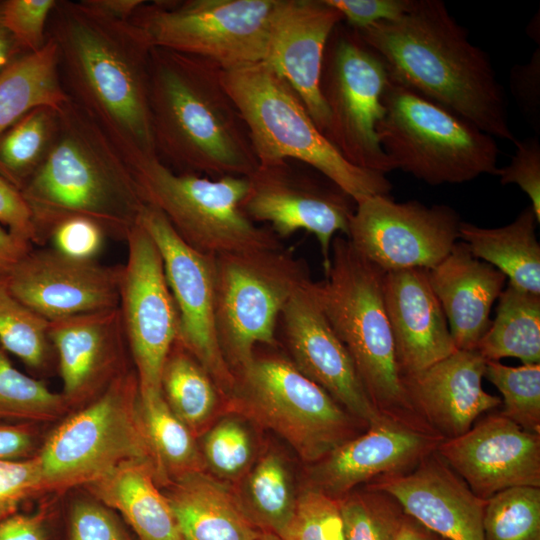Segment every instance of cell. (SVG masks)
<instances>
[{
    "label": "cell",
    "mask_w": 540,
    "mask_h": 540,
    "mask_svg": "<svg viewBox=\"0 0 540 540\" xmlns=\"http://www.w3.org/2000/svg\"><path fill=\"white\" fill-rule=\"evenodd\" d=\"M47 34L57 45L62 84L126 160L157 156L149 107L152 47L130 20L84 0H57Z\"/></svg>",
    "instance_id": "cell-1"
},
{
    "label": "cell",
    "mask_w": 540,
    "mask_h": 540,
    "mask_svg": "<svg viewBox=\"0 0 540 540\" xmlns=\"http://www.w3.org/2000/svg\"><path fill=\"white\" fill-rule=\"evenodd\" d=\"M390 77L494 138L515 141L507 101L485 51L440 0H411L399 18L355 30Z\"/></svg>",
    "instance_id": "cell-2"
},
{
    "label": "cell",
    "mask_w": 540,
    "mask_h": 540,
    "mask_svg": "<svg viewBox=\"0 0 540 540\" xmlns=\"http://www.w3.org/2000/svg\"><path fill=\"white\" fill-rule=\"evenodd\" d=\"M216 64L152 48L149 107L157 157L178 173L249 176L258 166L242 116Z\"/></svg>",
    "instance_id": "cell-3"
},
{
    "label": "cell",
    "mask_w": 540,
    "mask_h": 540,
    "mask_svg": "<svg viewBox=\"0 0 540 540\" xmlns=\"http://www.w3.org/2000/svg\"><path fill=\"white\" fill-rule=\"evenodd\" d=\"M43 246L63 219L83 217L115 238L138 224L143 202L131 169L103 128L71 98L43 163L21 189Z\"/></svg>",
    "instance_id": "cell-4"
},
{
    "label": "cell",
    "mask_w": 540,
    "mask_h": 540,
    "mask_svg": "<svg viewBox=\"0 0 540 540\" xmlns=\"http://www.w3.org/2000/svg\"><path fill=\"white\" fill-rule=\"evenodd\" d=\"M324 272L325 278L315 282L319 303L374 407L384 416L432 430L415 412L402 384L383 301L385 272L341 234L332 240Z\"/></svg>",
    "instance_id": "cell-5"
},
{
    "label": "cell",
    "mask_w": 540,
    "mask_h": 540,
    "mask_svg": "<svg viewBox=\"0 0 540 540\" xmlns=\"http://www.w3.org/2000/svg\"><path fill=\"white\" fill-rule=\"evenodd\" d=\"M222 82L245 122L258 164L296 159L329 179L355 203L389 195L385 174L349 163L312 120L290 84L264 62L222 70Z\"/></svg>",
    "instance_id": "cell-6"
},
{
    "label": "cell",
    "mask_w": 540,
    "mask_h": 540,
    "mask_svg": "<svg viewBox=\"0 0 540 540\" xmlns=\"http://www.w3.org/2000/svg\"><path fill=\"white\" fill-rule=\"evenodd\" d=\"M377 125L380 145L395 169L429 184H459L496 175L495 138L390 77Z\"/></svg>",
    "instance_id": "cell-7"
},
{
    "label": "cell",
    "mask_w": 540,
    "mask_h": 540,
    "mask_svg": "<svg viewBox=\"0 0 540 540\" xmlns=\"http://www.w3.org/2000/svg\"><path fill=\"white\" fill-rule=\"evenodd\" d=\"M145 204L158 209L177 235L208 256L282 247L270 229L241 209L247 177L178 173L157 156L127 160Z\"/></svg>",
    "instance_id": "cell-8"
},
{
    "label": "cell",
    "mask_w": 540,
    "mask_h": 540,
    "mask_svg": "<svg viewBox=\"0 0 540 540\" xmlns=\"http://www.w3.org/2000/svg\"><path fill=\"white\" fill-rule=\"evenodd\" d=\"M234 377L229 409L277 433L308 463L357 436L361 421L281 355L254 352Z\"/></svg>",
    "instance_id": "cell-9"
},
{
    "label": "cell",
    "mask_w": 540,
    "mask_h": 540,
    "mask_svg": "<svg viewBox=\"0 0 540 540\" xmlns=\"http://www.w3.org/2000/svg\"><path fill=\"white\" fill-rule=\"evenodd\" d=\"M310 278L306 262L283 246L213 257L215 328L233 375L257 346L277 347L280 315Z\"/></svg>",
    "instance_id": "cell-10"
},
{
    "label": "cell",
    "mask_w": 540,
    "mask_h": 540,
    "mask_svg": "<svg viewBox=\"0 0 540 540\" xmlns=\"http://www.w3.org/2000/svg\"><path fill=\"white\" fill-rule=\"evenodd\" d=\"M136 373L124 372L91 404L62 422L36 454L43 491L89 485L131 461L155 460L137 409Z\"/></svg>",
    "instance_id": "cell-11"
},
{
    "label": "cell",
    "mask_w": 540,
    "mask_h": 540,
    "mask_svg": "<svg viewBox=\"0 0 540 540\" xmlns=\"http://www.w3.org/2000/svg\"><path fill=\"white\" fill-rule=\"evenodd\" d=\"M279 0L144 1L129 19L152 48L222 70L263 62Z\"/></svg>",
    "instance_id": "cell-12"
},
{
    "label": "cell",
    "mask_w": 540,
    "mask_h": 540,
    "mask_svg": "<svg viewBox=\"0 0 540 540\" xmlns=\"http://www.w3.org/2000/svg\"><path fill=\"white\" fill-rule=\"evenodd\" d=\"M389 80L382 57L341 22L328 40L322 65L320 92L328 112L324 135L349 163L382 174L394 170L377 134Z\"/></svg>",
    "instance_id": "cell-13"
},
{
    "label": "cell",
    "mask_w": 540,
    "mask_h": 540,
    "mask_svg": "<svg viewBox=\"0 0 540 540\" xmlns=\"http://www.w3.org/2000/svg\"><path fill=\"white\" fill-rule=\"evenodd\" d=\"M461 220L447 205L395 202L373 195L356 202L345 236L383 272L436 267L459 239Z\"/></svg>",
    "instance_id": "cell-14"
},
{
    "label": "cell",
    "mask_w": 540,
    "mask_h": 540,
    "mask_svg": "<svg viewBox=\"0 0 540 540\" xmlns=\"http://www.w3.org/2000/svg\"><path fill=\"white\" fill-rule=\"evenodd\" d=\"M119 310L140 393L161 392V374L178 337V310L155 242L138 222L127 234Z\"/></svg>",
    "instance_id": "cell-15"
},
{
    "label": "cell",
    "mask_w": 540,
    "mask_h": 540,
    "mask_svg": "<svg viewBox=\"0 0 540 540\" xmlns=\"http://www.w3.org/2000/svg\"><path fill=\"white\" fill-rule=\"evenodd\" d=\"M248 179L241 209L253 222H267L279 238L299 230L313 234L320 246L324 268L331 243L347 236L355 201L324 176L294 170L288 161L260 165Z\"/></svg>",
    "instance_id": "cell-16"
},
{
    "label": "cell",
    "mask_w": 540,
    "mask_h": 540,
    "mask_svg": "<svg viewBox=\"0 0 540 540\" xmlns=\"http://www.w3.org/2000/svg\"><path fill=\"white\" fill-rule=\"evenodd\" d=\"M158 247L178 315L177 339L198 360L226 400L235 377L221 352L214 321L213 257L187 245L165 216L145 204L138 221Z\"/></svg>",
    "instance_id": "cell-17"
},
{
    "label": "cell",
    "mask_w": 540,
    "mask_h": 540,
    "mask_svg": "<svg viewBox=\"0 0 540 540\" xmlns=\"http://www.w3.org/2000/svg\"><path fill=\"white\" fill-rule=\"evenodd\" d=\"M291 362L367 427L383 416L370 401L354 363L319 303L308 279L285 305L279 321Z\"/></svg>",
    "instance_id": "cell-18"
},
{
    "label": "cell",
    "mask_w": 540,
    "mask_h": 540,
    "mask_svg": "<svg viewBox=\"0 0 540 540\" xmlns=\"http://www.w3.org/2000/svg\"><path fill=\"white\" fill-rule=\"evenodd\" d=\"M122 265L31 249L6 277L12 294L48 321L119 307Z\"/></svg>",
    "instance_id": "cell-19"
},
{
    "label": "cell",
    "mask_w": 540,
    "mask_h": 540,
    "mask_svg": "<svg viewBox=\"0 0 540 540\" xmlns=\"http://www.w3.org/2000/svg\"><path fill=\"white\" fill-rule=\"evenodd\" d=\"M436 452L482 499L511 487H540V434L524 430L501 413L442 440Z\"/></svg>",
    "instance_id": "cell-20"
},
{
    "label": "cell",
    "mask_w": 540,
    "mask_h": 540,
    "mask_svg": "<svg viewBox=\"0 0 540 540\" xmlns=\"http://www.w3.org/2000/svg\"><path fill=\"white\" fill-rule=\"evenodd\" d=\"M443 438L387 416L315 463V489L339 499L357 485L412 470Z\"/></svg>",
    "instance_id": "cell-21"
},
{
    "label": "cell",
    "mask_w": 540,
    "mask_h": 540,
    "mask_svg": "<svg viewBox=\"0 0 540 540\" xmlns=\"http://www.w3.org/2000/svg\"><path fill=\"white\" fill-rule=\"evenodd\" d=\"M342 14L326 0H279L264 59L296 91L324 134L328 112L320 92L328 40Z\"/></svg>",
    "instance_id": "cell-22"
},
{
    "label": "cell",
    "mask_w": 540,
    "mask_h": 540,
    "mask_svg": "<svg viewBox=\"0 0 540 540\" xmlns=\"http://www.w3.org/2000/svg\"><path fill=\"white\" fill-rule=\"evenodd\" d=\"M367 489L390 495L407 516L444 540H485L486 499L475 495L436 450L412 470L380 477Z\"/></svg>",
    "instance_id": "cell-23"
},
{
    "label": "cell",
    "mask_w": 540,
    "mask_h": 540,
    "mask_svg": "<svg viewBox=\"0 0 540 540\" xmlns=\"http://www.w3.org/2000/svg\"><path fill=\"white\" fill-rule=\"evenodd\" d=\"M486 360L476 350H456L415 373L402 375L419 417L443 440L471 429L483 413L500 407L501 398L482 386Z\"/></svg>",
    "instance_id": "cell-24"
},
{
    "label": "cell",
    "mask_w": 540,
    "mask_h": 540,
    "mask_svg": "<svg viewBox=\"0 0 540 540\" xmlns=\"http://www.w3.org/2000/svg\"><path fill=\"white\" fill-rule=\"evenodd\" d=\"M383 301L401 376L425 369L457 350L431 287L429 270L385 272Z\"/></svg>",
    "instance_id": "cell-25"
},
{
    "label": "cell",
    "mask_w": 540,
    "mask_h": 540,
    "mask_svg": "<svg viewBox=\"0 0 540 540\" xmlns=\"http://www.w3.org/2000/svg\"><path fill=\"white\" fill-rule=\"evenodd\" d=\"M48 336L66 400L86 396L124 373L118 370L120 347L127 342L119 307L49 321Z\"/></svg>",
    "instance_id": "cell-26"
},
{
    "label": "cell",
    "mask_w": 540,
    "mask_h": 540,
    "mask_svg": "<svg viewBox=\"0 0 540 540\" xmlns=\"http://www.w3.org/2000/svg\"><path fill=\"white\" fill-rule=\"evenodd\" d=\"M506 279L497 268L475 258L462 241L429 270L431 287L457 350L476 349L491 324L490 311Z\"/></svg>",
    "instance_id": "cell-27"
},
{
    "label": "cell",
    "mask_w": 540,
    "mask_h": 540,
    "mask_svg": "<svg viewBox=\"0 0 540 540\" xmlns=\"http://www.w3.org/2000/svg\"><path fill=\"white\" fill-rule=\"evenodd\" d=\"M169 485L166 497L183 540H257L261 535L238 496L204 471Z\"/></svg>",
    "instance_id": "cell-28"
},
{
    "label": "cell",
    "mask_w": 540,
    "mask_h": 540,
    "mask_svg": "<svg viewBox=\"0 0 540 540\" xmlns=\"http://www.w3.org/2000/svg\"><path fill=\"white\" fill-rule=\"evenodd\" d=\"M87 486L124 517L138 540H183L170 503L158 489L151 462L122 464Z\"/></svg>",
    "instance_id": "cell-29"
},
{
    "label": "cell",
    "mask_w": 540,
    "mask_h": 540,
    "mask_svg": "<svg viewBox=\"0 0 540 540\" xmlns=\"http://www.w3.org/2000/svg\"><path fill=\"white\" fill-rule=\"evenodd\" d=\"M531 205L508 225L484 228L461 221L459 238L477 259L487 262L509 279L508 284L540 295V244Z\"/></svg>",
    "instance_id": "cell-30"
},
{
    "label": "cell",
    "mask_w": 540,
    "mask_h": 540,
    "mask_svg": "<svg viewBox=\"0 0 540 540\" xmlns=\"http://www.w3.org/2000/svg\"><path fill=\"white\" fill-rule=\"evenodd\" d=\"M69 98L60 77L57 45L48 35L40 50L24 54L0 72V134L32 109H59Z\"/></svg>",
    "instance_id": "cell-31"
},
{
    "label": "cell",
    "mask_w": 540,
    "mask_h": 540,
    "mask_svg": "<svg viewBox=\"0 0 540 540\" xmlns=\"http://www.w3.org/2000/svg\"><path fill=\"white\" fill-rule=\"evenodd\" d=\"M137 409L156 465L157 484L203 471L194 434L171 410L161 392L138 393Z\"/></svg>",
    "instance_id": "cell-32"
},
{
    "label": "cell",
    "mask_w": 540,
    "mask_h": 540,
    "mask_svg": "<svg viewBox=\"0 0 540 540\" xmlns=\"http://www.w3.org/2000/svg\"><path fill=\"white\" fill-rule=\"evenodd\" d=\"M475 350L486 361L513 357L523 364H540V295L508 284Z\"/></svg>",
    "instance_id": "cell-33"
},
{
    "label": "cell",
    "mask_w": 540,
    "mask_h": 540,
    "mask_svg": "<svg viewBox=\"0 0 540 540\" xmlns=\"http://www.w3.org/2000/svg\"><path fill=\"white\" fill-rule=\"evenodd\" d=\"M161 390L171 410L193 434L210 422L222 396L211 376L178 339L165 360Z\"/></svg>",
    "instance_id": "cell-34"
},
{
    "label": "cell",
    "mask_w": 540,
    "mask_h": 540,
    "mask_svg": "<svg viewBox=\"0 0 540 540\" xmlns=\"http://www.w3.org/2000/svg\"><path fill=\"white\" fill-rule=\"evenodd\" d=\"M58 110L49 106L34 108L0 134V176L20 191L54 142Z\"/></svg>",
    "instance_id": "cell-35"
},
{
    "label": "cell",
    "mask_w": 540,
    "mask_h": 540,
    "mask_svg": "<svg viewBox=\"0 0 540 540\" xmlns=\"http://www.w3.org/2000/svg\"><path fill=\"white\" fill-rule=\"evenodd\" d=\"M243 507L262 532L281 536L296 504L292 481L283 459L264 456L249 474Z\"/></svg>",
    "instance_id": "cell-36"
},
{
    "label": "cell",
    "mask_w": 540,
    "mask_h": 540,
    "mask_svg": "<svg viewBox=\"0 0 540 540\" xmlns=\"http://www.w3.org/2000/svg\"><path fill=\"white\" fill-rule=\"evenodd\" d=\"M49 321L10 291L6 277L0 278V346L30 368L46 361L50 342Z\"/></svg>",
    "instance_id": "cell-37"
},
{
    "label": "cell",
    "mask_w": 540,
    "mask_h": 540,
    "mask_svg": "<svg viewBox=\"0 0 540 540\" xmlns=\"http://www.w3.org/2000/svg\"><path fill=\"white\" fill-rule=\"evenodd\" d=\"M62 394L52 392L11 363L0 346V419L37 422L51 420L66 408Z\"/></svg>",
    "instance_id": "cell-38"
},
{
    "label": "cell",
    "mask_w": 540,
    "mask_h": 540,
    "mask_svg": "<svg viewBox=\"0 0 540 540\" xmlns=\"http://www.w3.org/2000/svg\"><path fill=\"white\" fill-rule=\"evenodd\" d=\"M485 540H540V487L518 486L486 499Z\"/></svg>",
    "instance_id": "cell-39"
},
{
    "label": "cell",
    "mask_w": 540,
    "mask_h": 540,
    "mask_svg": "<svg viewBox=\"0 0 540 540\" xmlns=\"http://www.w3.org/2000/svg\"><path fill=\"white\" fill-rule=\"evenodd\" d=\"M484 378L502 395L500 413L524 430L540 434V364L511 367L486 361Z\"/></svg>",
    "instance_id": "cell-40"
},
{
    "label": "cell",
    "mask_w": 540,
    "mask_h": 540,
    "mask_svg": "<svg viewBox=\"0 0 540 540\" xmlns=\"http://www.w3.org/2000/svg\"><path fill=\"white\" fill-rule=\"evenodd\" d=\"M338 501L345 540H395L404 512L393 497L366 489Z\"/></svg>",
    "instance_id": "cell-41"
},
{
    "label": "cell",
    "mask_w": 540,
    "mask_h": 540,
    "mask_svg": "<svg viewBox=\"0 0 540 540\" xmlns=\"http://www.w3.org/2000/svg\"><path fill=\"white\" fill-rule=\"evenodd\" d=\"M282 540H345L338 499L311 488L296 498Z\"/></svg>",
    "instance_id": "cell-42"
},
{
    "label": "cell",
    "mask_w": 540,
    "mask_h": 540,
    "mask_svg": "<svg viewBox=\"0 0 540 540\" xmlns=\"http://www.w3.org/2000/svg\"><path fill=\"white\" fill-rule=\"evenodd\" d=\"M204 457L219 476L233 478L248 467L253 455L247 429L235 419H224L214 425L203 440Z\"/></svg>",
    "instance_id": "cell-43"
},
{
    "label": "cell",
    "mask_w": 540,
    "mask_h": 540,
    "mask_svg": "<svg viewBox=\"0 0 540 540\" xmlns=\"http://www.w3.org/2000/svg\"><path fill=\"white\" fill-rule=\"evenodd\" d=\"M57 0H7L1 5V19L25 53L40 50L47 41L48 23Z\"/></svg>",
    "instance_id": "cell-44"
},
{
    "label": "cell",
    "mask_w": 540,
    "mask_h": 540,
    "mask_svg": "<svg viewBox=\"0 0 540 540\" xmlns=\"http://www.w3.org/2000/svg\"><path fill=\"white\" fill-rule=\"evenodd\" d=\"M43 491L37 455L22 460H0V520L16 513L28 497Z\"/></svg>",
    "instance_id": "cell-45"
},
{
    "label": "cell",
    "mask_w": 540,
    "mask_h": 540,
    "mask_svg": "<svg viewBox=\"0 0 540 540\" xmlns=\"http://www.w3.org/2000/svg\"><path fill=\"white\" fill-rule=\"evenodd\" d=\"M106 233L94 221L70 217L55 224L46 242L60 254L78 260H95L104 245Z\"/></svg>",
    "instance_id": "cell-46"
},
{
    "label": "cell",
    "mask_w": 540,
    "mask_h": 540,
    "mask_svg": "<svg viewBox=\"0 0 540 540\" xmlns=\"http://www.w3.org/2000/svg\"><path fill=\"white\" fill-rule=\"evenodd\" d=\"M515 154L496 175L502 185L515 184L529 197L531 207L540 222V140L537 135L515 139Z\"/></svg>",
    "instance_id": "cell-47"
},
{
    "label": "cell",
    "mask_w": 540,
    "mask_h": 540,
    "mask_svg": "<svg viewBox=\"0 0 540 540\" xmlns=\"http://www.w3.org/2000/svg\"><path fill=\"white\" fill-rule=\"evenodd\" d=\"M70 540L131 539L105 507L89 501H77L71 510Z\"/></svg>",
    "instance_id": "cell-48"
},
{
    "label": "cell",
    "mask_w": 540,
    "mask_h": 540,
    "mask_svg": "<svg viewBox=\"0 0 540 540\" xmlns=\"http://www.w3.org/2000/svg\"><path fill=\"white\" fill-rule=\"evenodd\" d=\"M510 88L519 109L535 133L540 134V49L529 62L515 65L510 72Z\"/></svg>",
    "instance_id": "cell-49"
},
{
    "label": "cell",
    "mask_w": 540,
    "mask_h": 540,
    "mask_svg": "<svg viewBox=\"0 0 540 540\" xmlns=\"http://www.w3.org/2000/svg\"><path fill=\"white\" fill-rule=\"evenodd\" d=\"M354 30L378 21L395 20L410 7L411 0H326Z\"/></svg>",
    "instance_id": "cell-50"
},
{
    "label": "cell",
    "mask_w": 540,
    "mask_h": 540,
    "mask_svg": "<svg viewBox=\"0 0 540 540\" xmlns=\"http://www.w3.org/2000/svg\"><path fill=\"white\" fill-rule=\"evenodd\" d=\"M0 224L32 245H38V234L28 203L21 191L1 176Z\"/></svg>",
    "instance_id": "cell-51"
},
{
    "label": "cell",
    "mask_w": 540,
    "mask_h": 540,
    "mask_svg": "<svg viewBox=\"0 0 540 540\" xmlns=\"http://www.w3.org/2000/svg\"><path fill=\"white\" fill-rule=\"evenodd\" d=\"M31 422H0V460H22L33 457L36 445Z\"/></svg>",
    "instance_id": "cell-52"
},
{
    "label": "cell",
    "mask_w": 540,
    "mask_h": 540,
    "mask_svg": "<svg viewBox=\"0 0 540 540\" xmlns=\"http://www.w3.org/2000/svg\"><path fill=\"white\" fill-rule=\"evenodd\" d=\"M0 540H48L45 515L14 513L1 519Z\"/></svg>",
    "instance_id": "cell-53"
},
{
    "label": "cell",
    "mask_w": 540,
    "mask_h": 540,
    "mask_svg": "<svg viewBox=\"0 0 540 540\" xmlns=\"http://www.w3.org/2000/svg\"><path fill=\"white\" fill-rule=\"evenodd\" d=\"M32 248L31 243L0 224V278L7 277Z\"/></svg>",
    "instance_id": "cell-54"
},
{
    "label": "cell",
    "mask_w": 540,
    "mask_h": 540,
    "mask_svg": "<svg viewBox=\"0 0 540 540\" xmlns=\"http://www.w3.org/2000/svg\"><path fill=\"white\" fill-rule=\"evenodd\" d=\"M101 14L121 20H129L144 0H84Z\"/></svg>",
    "instance_id": "cell-55"
},
{
    "label": "cell",
    "mask_w": 540,
    "mask_h": 540,
    "mask_svg": "<svg viewBox=\"0 0 540 540\" xmlns=\"http://www.w3.org/2000/svg\"><path fill=\"white\" fill-rule=\"evenodd\" d=\"M0 2V72L13 63L16 59L27 54L6 30L1 19Z\"/></svg>",
    "instance_id": "cell-56"
},
{
    "label": "cell",
    "mask_w": 540,
    "mask_h": 540,
    "mask_svg": "<svg viewBox=\"0 0 540 540\" xmlns=\"http://www.w3.org/2000/svg\"><path fill=\"white\" fill-rule=\"evenodd\" d=\"M395 540H444L404 513Z\"/></svg>",
    "instance_id": "cell-57"
},
{
    "label": "cell",
    "mask_w": 540,
    "mask_h": 540,
    "mask_svg": "<svg viewBox=\"0 0 540 540\" xmlns=\"http://www.w3.org/2000/svg\"><path fill=\"white\" fill-rule=\"evenodd\" d=\"M257 540H282V539L274 533L262 532Z\"/></svg>",
    "instance_id": "cell-58"
}]
</instances>
